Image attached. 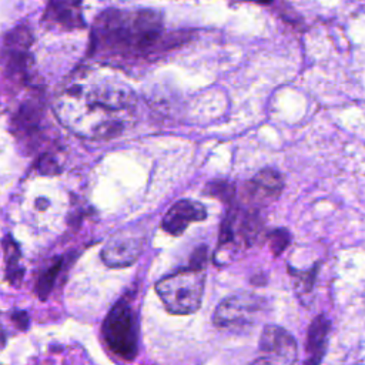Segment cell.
<instances>
[{
	"label": "cell",
	"mask_w": 365,
	"mask_h": 365,
	"mask_svg": "<svg viewBox=\"0 0 365 365\" xmlns=\"http://www.w3.org/2000/svg\"><path fill=\"white\" fill-rule=\"evenodd\" d=\"M267 241H268V245H269V250H271L272 255L278 257L289 245L291 234L287 228H277V230L269 231L267 234Z\"/></svg>",
	"instance_id": "cell-16"
},
{
	"label": "cell",
	"mask_w": 365,
	"mask_h": 365,
	"mask_svg": "<svg viewBox=\"0 0 365 365\" xmlns=\"http://www.w3.org/2000/svg\"><path fill=\"white\" fill-rule=\"evenodd\" d=\"M43 120V110L38 98H30L24 101L14 117V125L17 127V133L23 137L34 135L40 131Z\"/></svg>",
	"instance_id": "cell-13"
},
{
	"label": "cell",
	"mask_w": 365,
	"mask_h": 365,
	"mask_svg": "<svg viewBox=\"0 0 365 365\" xmlns=\"http://www.w3.org/2000/svg\"><path fill=\"white\" fill-rule=\"evenodd\" d=\"M103 338L114 355L125 361L135 358L138 349V328L134 311L125 299L118 301L106 317Z\"/></svg>",
	"instance_id": "cell-5"
},
{
	"label": "cell",
	"mask_w": 365,
	"mask_h": 365,
	"mask_svg": "<svg viewBox=\"0 0 365 365\" xmlns=\"http://www.w3.org/2000/svg\"><path fill=\"white\" fill-rule=\"evenodd\" d=\"M284 190L282 175L274 168L258 171L244 185V200L248 208L258 210L275 201Z\"/></svg>",
	"instance_id": "cell-9"
},
{
	"label": "cell",
	"mask_w": 365,
	"mask_h": 365,
	"mask_svg": "<svg viewBox=\"0 0 365 365\" xmlns=\"http://www.w3.org/2000/svg\"><path fill=\"white\" fill-rule=\"evenodd\" d=\"M60 269H61V259L56 258L40 274V277H38V279L36 282V292H37L38 298L44 299L50 294V291H51V288L54 285V281H56Z\"/></svg>",
	"instance_id": "cell-15"
},
{
	"label": "cell",
	"mask_w": 365,
	"mask_h": 365,
	"mask_svg": "<svg viewBox=\"0 0 365 365\" xmlns=\"http://www.w3.org/2000/svg\"><path fill=\"white\" fill-rule=\"evenodd\" d=\"M207 217L205 207L194 200L182 198L174 202L163 217V228L171 235L182 234L190 224L202 221Z\"/></svg>",
	"instance_id": "cell-11"
},
{
	"label": "cell",
	"mask_w": 365,
	"mask_h": 365,
	"mask_svg": "<svg viewBox=\"0 0 365 365\" xmlns=\"http://www.w3.org/2000/svg\"><path fill=\"white\" fill-rule=\"evenodd\" d=\"M83 0H48L43 13V21L48 27L61 30H80L86 27L83 17Z\"/></svg>",
	"instance_id": "cell-10"
},
{
	"label": "cell",
	"mask_w": 365,
	"mask_h": 365,
	"mask_svg": "<svg viewBox=\"0 0 365 365\" xmlns=\"http://www.w3.org/2000/svg\"><path fill=\"white\" fill-rule=\"evenodd\" d=\"M331 331V321L324 315H317L308 327L307 331V342L305 349L308 354L307 364H318L322 361L327 346H328V336Z\"/></svg>",
	"instance_id": "cell-12"
},
{
	"label": "cell",
	"mask_w": 365,
	"mask_h": 365,
	"mask_svg": "<svg viewBox=\"0 0 365 365\" xmlns=\"http://www.w3.org/2000/svg\"><path fill=\"white\" fill-rule=\"evenodd\" d=\"M6 245V272H7V278L10 282L13 284H19L21 277H23V268L20 267V252L17 245L14 244V241L9 237L4 241Z\"/></svg>",
	"instance_id": "cell-14"
},
{
	"label": "cell",
	"mask_w": 365,
	"mask_h": 365,
	"mask_svg": "<svg viewBox=\"0 0 365 365\" xmlns=\"http://www.w3.org/2000/svg\"><path fill=\"white\" fill-rule=\"evenodd\" d=\"M137 98L125 84L103 78H80L54 100V113L74 134L97 140L123 133L131 123Z\"/></svg>",
	"instance_id": "cell-1"
},
{
	"label": "cell",
	"mask_w": 365,
	"mask_h": 365,
	"mask_svg": "<svg viewBox=\"0 0 365 365\" xmlns=\"http://www.w3.org/2000/svg\"><path fill=\"white\" fill-rule=\"evenodd\" d=\"M168 41L157 10L108 7L93 21L88 51L103 61L131 63L154 56Z\"/></svg>",
	"instance_id": "cell-2"
},
{
	"label": "cell",
	"mask_w": 365,
	"mask_h": 365,
	"mask_svg": "<svg viewBox=\"0 0 365 365\" xmlns=\"http://www.w3.org/2000/svg\"><path fill=\"white\" fill-rule=\"evenodd\" d=\"M144 248V237L134 230L118 231L101 250V259L111 268L134 264Z\"/></svg>",
	"instance_id": "cell-8"
},
{
	"label": "cell",
	"mask_w": 365,
	"mask_h": 365,
	"mask_svg": "<svg viewBox=\"0 0 365 365\" xmlns=\"http://www.w3.org/2000/svg\"><path fill=\"white\" fill-rule=\"evenodd\" d=\"M33 33L26 24H17L4 33L0 43V67L16 84H29L33 68Z\"/></svg>",
	"instance_id": "cell-4"
},
{
	"label": "cell",
	"mask_w": 365,
	"mask_h": 365,
	"mask_svg": "<svg viewBox=\"0 0 365 365\" xmlns=\"http://www.w3.org/2000/svg\"><path fill=\"white\" fill-rule=\"evenodd\" d=\"M291 277H294L297 279L298 284H302L304 292H308L314 284V279L317 277V269H318V264L314 265V268L311 271H298V269H292L291 267L288 268Z\"/></svg>",
	"instance_id": "cell-17"
},
{
	"label": "cell",
	"mask_w": 365,
	"mask_h": 365,
	"mask_svg": "<svg viewBox=\"0 0 365 365\" xmlns=\"http://www.w3.org/2000/svg\"><path fill=\"white\" fill-rule=\"evenodd\" d=\"M210 188L212 195H218L224 201H230L234 197V187L228 182H221V181L212 182L210 184Z\"/></svg>",
	"instance_id": "cell-18"
},
{
	"label": "cell",
	"mask_w": 365,
	"mask_h": 365,
	"mask_svg": "<svg viewBox=\"0 0 365 365\" xmlns=\"http://www.w3.org/2000/svg\"><path fill=\"white\" fill-rule=\"evenodd\" d=\"M259 358L254 362L262 364H294L298 358L295 338L282 327L265 325L259 336Z\"/></svg>",
	"instance_id": "cell-7"
},
{
	"label": "cell",
	"mask_w": 365,
	"mask_h": 365,
	"mask_svg": "<svg viewBox=\"0 0 365 365\" xmlns=\"http://www.w3.org/2000/svg\"><path fill=\"white\" fill-rule=\"evenodd\" d=\"M250 1L259 3V4H269V3H272V0H250Z\"/></svg>",
	"instance_id": "cell-19"
},
{
	"label": "cell",
	"mask_w": 365,
	"mask_h": 365,
	"mask_svg": "<svg viewBox=\"0 0 365 365\" xmlns=\"http://www.w3.org/2000/svg\"><path fill=\"white\" fill-rule=\"evenodd\" d=\"M204 267L190 265L161 278L155 284V291L168 312L174 315H188L201 307L204 294Z\"/></svg>",
	"instance_id": "cell-3"
},
{
	"label": "cell",
	"mask_w": 365,
	"mask_h": 365,
	"mask_svg": "<svg viewBox=\"0 0 365 365\" xmlns=\"http://www.w3.org/2000/svg\"><path fill=\"white\" fill-rule=\"evenodd\" d=\"M268 308L267 301L251 292H240L222 299L214 312V324L218 328L241 332L254 327Z\"/></svg>",
	"instance_id": "cell-6"
}]
</instances>
